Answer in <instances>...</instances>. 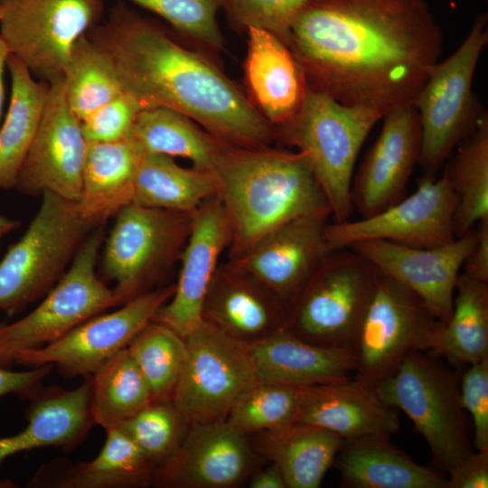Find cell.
<instances>
[{
    "instance_id": "1",
    "label": "cell",
    "mask_w": 488,
    "mask_h": 488,
    "mask_svg": "<svg viewBox=\"0 0 488 488\" xmlns=\"http://www.w3.org/2000/svg\"><path fill=\"white\" fill-rule=\"evenodd\" d=\"M443 42L427 0H311L287 46L308 89L384 116L412 103Z\"/></svg>"
},
{
    "instance_id": "2",
    "label": "cell",
    "mask_w": 488,
    "mask_h": 488,
    "mask_svg": "<svg viewBox=\"0 0 488 488\" xmlns=\"http://www.w3.org/2000/svg\"><path fill=\"white\" fill-rule=\"evenodd\" d=\"M89 37L109 57L123 91L144 108L164 107L232 146H272L277 128L207 55L189 49L154 20L117 5Z\"/></svg>"
},
{
    "instance_id": "3",
    "label": "cell",
    "mask_w": 488,
    "mask_h": 488,
    "mask_svg": "<svg viewBox=\"0 0 488 488\" xmlns=\"http://www.w3.org/2000/svg\"><path fill=\"white\" fill-rule=\"evenodd\" d=\"M213 174L230 230L229 259L242 256L296 218L331 214L326 197L299 151L221 144Z\"/></svg>"
},
{
    "instance_id": "4",
    "label": "cell",
    "mask_w": 488,
    "mask_h": 488,
    "mask_svg": "<svg viewBox=\"0 0 488 488\" xmlns=\"http://www.w3.org/2000/svg\"><path fill=\"white\" fill-rule=\"evenodd\" d=\"M383 115L363 106L344 105L307 89L295 117L277 128V140L303 153L324 192L333 222L354 211L351 187L359 152Z\"/></svg>"
},
{
    "instance_id": "5",
    "label": "cell",
    "mask_w": 488,
    "mask_h": 488,
    "mask_svg": "<svg viewBox=\"0 0 488 488\" xmlns=\"http://www.w3.org/2000/svg\"><path fill=\"white\" fill-rule=\"evenodd\" d=\"M93 229L80 217L76 202L43 193L25 232L0 260V310L12 316L42 299Z\"/></svg>"
},
{
    "instance_id": "6",
    "label": "cell",
    "mask_w": 488,
    "mask_h": 488,
    "mask_svg": "<svg viewBox=\"0 0 488 488\" xmlns=\"http://www.w3.org/2000/svg\"><path fill=\"white\" fill-rule=\"evenodd\" d=\"M379 398L404 412L427 444L436 469L446 472L473 451L459 381L427 352H412L373 386Z\"/></svg>"
},
{
    "instance_id": "7",
    "label": "cell",
    "mask_w": 488,
    "mask_h": 488,
    "mask_svg": "<svg viewBox=\"0 0 488 488\" xmlns=\"http://www.w3.org/2000/svg\"><path fill=\"white\" fill-rule=\"evenodd\" d=\"M488 15L479 14L460 46L432 69L412 101L421 126L418 164L435 174L486 112L473 91L482 52L488 43Z\"/></svg>"
},
{
    "instance_id": "8",
    "label": "cell",
    "mask_w": 488,
    "mask_h": 488,
    "mask_svg": "<svg viewBox=\"0 0 488 488\" xmlns=\"http://www.w3.org/2000/svg\"><path fill=\"white\" fill-rule=\"evenodd\" d=\"M376 276L355 250L330 251L289 304L285 330L318 346L352 349Z\"/></svg>"
},
{
    "instance_id": "9",
    "label": "cell",
    "mask_w": 488,
    "mask_h": 488,
    "mask_svg": "<svg viewBox=\"0 0 488 488\" xmlns=\"http://www.w3.org/2000/svg\"><path fill=\"white\" fill-rule=\"evenodd\" d=\"M192 214L131 202L115 215L103 249L102 270L115 283L117 306L161 286L162 278L180 260Z\"/></svg>"
},
{
    "instance_id": "10",
    "label": "cell",
    "mask_w": 488,
    "mask_h": 488,
    "mask_svg": "<svg viewBox=\"0 0 488 488\" xmlns=\"http://www.w3.org/2000/svg\"><path fill=\"white\" fill-rule=\"evenodd\" d=\"M103 241L102 225L86 237L65 274L33 311L14 322L0 324V366L13 364L18 352L50 344L88 319L117 306L113 288L96 273Z\"/></svg>"
},
{
    "instance_id": "11",
    "label": "cell",
    "mask_w": 488,
    "mask_h": 488,
    "mask_svg": "<svg viewBox=\"0 0 488 488\" xmlns=\"http://www.w3.org/2000/svg\"><path fill=\"white\" fill-rule=\"evenodd\" d=\"M441 322L411 290L377 269L354 337V376L374 386L412 352H431Z\"/></svg>"
},
{
    "instance_id": "12",
    "label": "cell",
    "mask_w": 488,
    "mask_h": 488,
    "mask_svg": "<svg viewBox=\"0 0 488 488\" xmlns=\"http://www.w3.org/2000/svg\"><path fill=\"white\" fill-rule=\"evenodd\" d=\"M184 339L185 357L172 401L189 424L225 420L259 383L247 347L204 321Z\"/></svg>"
},
{
    "instance_id": "13",
    "label": "cell",
    "mask_w": 488,
    "mask_h": 488,
    "mask_svg": "<svg viewBox=\"0 0 488 488\" xmlns=\"http://www.w3.org/2000/svg\"><path fill=\"white\" fill-rule=\"evenodd\" d=\"M0 36L40 80L63 77L77 41L97 24L102 0H0Z\"/></svg>"
},
{
    "instance_id": "14",
    "label": "cell",
    "mask_w": 488,
    "mask_h": 488,
    "mask_svg": "<svg viewBox=\"0 0 488 488\" xmlns=\"http://www.w3.org/2000/svg\"><path fill=\"white\" fill-rule=\"evenodd\" d=\"M457 197L446 172L425 173L416 191L384 211L359 221L328 222L324 239L331 250L365 240H386L414 248H434L455 239Z\"/></svg>"
},
{
    "instance_id": "15",
    "label": "cell",
    "mask_w": 488,
    "mask_h": 488,
    "mask_svg": "<svg viewBox=\"0 0 488 488\" xmlns=\"http://www.w3.org/2000/svg\"><path fill=\"white\" fill-rule=\"evenodd\" d=\"M175 283L161 286L83 322L59 340L18 352L13 363L29 367L52 364L65 377L89 376L105 361L127 347L172 297Z\"/></svg>"
},
{
    "instance_id": "16",
    "label": "cell",
    "mask_w": 488,
    "mask_h": 488,
    "mask_svg": "<svg viewBox=\"0 0 488 488\" xmlns=\"http://www.w3.org/2000/svg\"><path fill=\"white\" fill-rule=\"evenodd\" d=\"M48 84L43 114L14 188L24 195L50 192L77 202L88 142L67 102L63 77Z\"/></svg>"
},
{
    "instance_id": "17",
    "label": "cell",
    "mask_w": 488,
    "mask_h": 488,
    "mask_svg": "<svg viewBox=\"0 0 488 488\" xmlns=\"http://www.w3.org/2000/svg\"><path fill=\"white\" fill-rule=\"evenodd\" d=\"M258 458L249 436L226 420L192 423L174 454L157 469L155 485L238 487L257 469Z\"/></svg>"
},
{
    "instance_id": "18",
    "label": "cell",
    "mask_w": 488,
    "mask_h": 488,
    "mask_svg": "<svg viewBox=\"0 0 488 488\" xmlns=\"http://www.w3.org/2000/svg\"><path fill=\"white\" fill-rule=\"evenodd\" d=\"M477 240V230L434 248H414L386 240L350 247L379 271L415 293L445 324L453 310L457 278Z\"/></svg>"
},
{
    "instance_id": "19",
    "label": "cell",
    "mask_w": 488,
    "mask_h": 488,
    "mask_svg": "<svg viewBox=\"0 0 488 488\" xmlns=\"http://www.w3.org/2000/svg\"><path fill=\"white\" fill-rule=\"evenodd\" d=\"M382 120L380 132L352 182V203L362 218L400 201L418 162L421 126L412 103L391 109Z\"/></svg>"
},
{
    "instance_id": "20",
    "label": "cell",
    "mask_w": 488,
    "mask_h": 488,
    "mask_svg": "<svg viewBox=\"0 0 488 488\" xmlns=\"http://www.w3.org/2000/svg\"><path fill=\"white\" fill-rule=\"evenodd\" d=\"M330 213L296 218L272 230L242 256L229 259L287 305L332 251L324 239Z\"/></svg>"
},
{
    "instance_id": "21",
    "label": "cell",
    "mask_w": 488,
    "mask_h": 488,
    "mask_svg": "<svg viewBox=\"0 0 488 488\" xmlns=\"http://www.w3.org/2000/svg\"><path fill=\"white\" fill-rule=\"evenodd\" d=\"M230 243L228 219L219 196H215L192 214L174 292L153 321L167 325L183 338L200 324L207 290Z\"/></svg>"
},
{
    "instance_id": "22",
    "label": "cell",
    "mask_w": 488,
    "mask_h": 488,
    "mask_svg": "<svg viewBox=\"0 0 488 488\" xmlns=\"http://www.w3.org/2000/svg\"><path fill=\"white\" fill-rule=\"evenodd\" d=\"M287 305L230 261L220 264L207 290L202 320L230 338L251 344L285 330Z\"/></svg>"
},
{
    "instance_id": "23",
    "label": "cell",
    "mask_w": 488,
    "mask_h": 488,
    "mask_svg": "<svg viewBox=\"0 0 488 488\" xmlns=\"http://www.w3.org/2000/svg\"><path fill=\"white\" fill-rule=\"evenodd\" d=\"M296 422L322 427L344 440L390 436L400 427L399 411L356 376L298 387Z\"/></svg>"
},
{
    "instance_id": "24",
    "label": "cell",
    "mask_w": 488,
    "mask_h": 488,
    "mask_svg": "<svg viewBox=\"0 0 488 488\" xmlns=\"http://www.w3.org/2000/svg\"><path fill=\"white\" fill-rule=\"evenodd\" d=\"M244 76L248 98L276 128L289 122L301 108L307 84L295 56L277 36L248 27Z\"/></svg>"
},
{
    "instance_id": "25",
    "label": "cell",
    "mask_w": 488,
    "mask_h": 488,
    "mask_svg": "<svg viewBox=\"0 0 488 488\" xmlns=\"http://www.w3.org/2000/svg\"><path fill=\"white\" fill-rule=\"evenodd\" d=\"M99 453L91 460L74 463L57 458L42 465L28 487L136 488L155 485L158 466L118 427L106 429Z\"/></svg>"
},
{
    "instance_id": "26",
    "label": "cell",
    "mask_w": 488,
    "mask_h": 488,
    "mask_svg": "<svg viewBox=\"0 0 488 488\" xmlns=\"http://www.w3.org/2000/svg\"><path fill=\"white\" fill-rule=\"evenodd\" d=\"M28 425L21 432L0 438V464L23 451L60 446L72 448L83 440L95 425L90 409V375L73 389L52 387L30 399ZM11 481H0V487H13Z\"/></svg>"
},
{
    "instance_id": "27",
    "label": "cell",
    "mask_w": 488,
    "mask_h": 488,
    "mask_svg": "<svg viewBox=\"0 0 488 488\" xmlns=\"http://www.w3.org/2000/svg\"><path fill=\"white\" fill-rule=\"evenodd\" d=\"M259 382L304 387L354 376L351 348H328L305 342L286 330L245 344Z\"/></svg>"
},
{
    "instance_id": "28",
    "label": "cell",
    "mask_w": 488,
    "mask_h": 488,
    "mask_svg": "<svg viewBox=\"0 0 488 488\" xmlns=\"http://www.w3.org/2000/svg\"><path fill=\"white\" fill-rule=\"evenodd\" d=\"M388 436L344 440L333 467L344 488H446V474L417 463Z\"/></svg>"
},
{
    "instance_id": "29",
    "label": "cell",
    "mask_w": 488,
    "mask_h": 488,
    "mask_svg": "<svg viewBox=\"0 0 488 488\" xmlns=\"http://www.w3.org/2000/svg\"><path fill=\"white\" fill-rule=\"evenodd\" d=\"M144 152L130 138L88 142L80 196V217L92 228L102 226L133 202L136 174Z\"/></svg>"
},
{
    "instance_id": "30",
    "label": "cell",
    "mask_w": 488,
    "mask_h": 488,
    "mask_svg": "<svg viewBox=\"0 0 488 488\" xmlns=\"http://www.w3.org/2000/svg\"><path fill=\"white\" fill-rule=\"evenodd\" d=\"M344 439L322 427L294 422L256 434L259 456L276 464L287 488H318Z\"/></svg>"
},
{
    "instance_id": "31",
    "label": "cell",
    "mask_w": 488,
    "mask_h": 488,
    "mask_svg": "<svg viewBox=\"0 0 488 488\" xmlns=\"http://www.w3.org/2000/svg\"><path fill=\"white\" fill-rule=\"evenodd\" d=\"M11 99L0 126V190L14 188L18 173L39 127L49 84L36 80L27 67L10 54Z\"/></svg>"
},
{
    "instance_id": "32",
    "label": "cell",
    "mask_w": 488,
    "mask_h": 488,
    "mask_svg": "<svg viewBox=\"0 0 488 488\" xmlns=\"http://www.w3.org/2000/svg\"><path fill=\"white\" fill-rule=\"evenodd\" d=\"M214 174L183 167L174 157L145 154L135 183L133 202L144 207L192 214L204 202L218 196Z\"/></svg>"
},
{
    "instance_id": "33",
    "label": "cell",
    "mask_w": 488,
    "mask_h": 488,
    "mask_svg": "<svg viewBox=\"0 0 488 488\" xmlns=\"http://www.w3.org/2000/svg\"><path fill=\"white\" fill-rule=\"evenodd\" d=\"M430 352L456 366L488 358V283L460 273L452 314L441 324Z\"/></svg>"
},
{
    "instance_id": "34",
    "label": "cell",
    "mask_w": 488,
    "mask_h": 488,
    "mask_svg": "<svg viewBox=\"0 0 488 488\" xmlns=\"http://www.w3.org/2000/svg\"><path fill=\"white\" fill-rule=\"evenodd\" d=\"M129 137L144 154L183 157L212 174L223 144L187 116L164 107L143 108Z\"/></svg>"
},
{
    "instance_id": "35",
    "label": "cell",
    "mask_w": 488,
    "mask_h": 488,
    "mask_svg": "<svg viewBox=\"0 0 488 488\" xmlns=\"http://www.w3.org/2000/svg\"><path fill=\"white\" fill-rule=\"evenodd\" d=\"M91 416L105 430L116 427L154 401L151 389L127 348L91 375Z\"/></svg>"
},
{
    "instance_id": "36",
    "label": "cell",
    "mask_w": 488,
    "mask_h": 488,
    "mask_svg": "<svg viewBox=\"0 0 488 488\" xmlns=\"http://www.w3.org/2000/svg\"><path fill=\"white\" fill-rule=\"evenodd\" d=\"M445 172L457 197L454 232L455 238H459L488 218L487 112L475 129L459 145L456 155Z\"/></svg>"
},
{
    "instance_id": "37",
    "label": "cell",
    "mask_w": 488,
    "mask_h": 488,
    "mask_svg": "<svg viewBox=\"0 0 488 488\" xmlns=\"http://www.w3.org/2000/svg\"><path fill=\"white\" fill-rule=\"evenodd\" d=\"M63 80L69 107L80 121L123 92L109 57L88 33L75 43Z\"/></svg>"
},
{
    "instance_id": "38",
    "label": "cell",
    "mask_w": 488,
    "mask_h": 488,
    "mask_svg": "<svg viewBox=\"0 0 488 488\" xmlns=\"http://www.w3.org/2000/svg\"><path fill=\"white\" fill-rule=\"evenodd\" d=\"M155 401H172L185 357V339L167 325L149 322L127 347Z\"/></svg>"
},
{
    "instance_id": "39",
    "label": "cell",
    "mask_w": 488,
    "mask_h": 488,
    "mask_svg": "<svg viewBox=\"0 0 488 488\" xmlns=\"http://www.w3.org/2000/svg\"><path fill=\"white\" fill-rule=\"evenodd\" d=\"M298 387L259 382L233 406L226 421L249 436L296 422Z\"/></svg>"
},
{
    "instance_id": "40",
    "label": "cell",
    "mask_w": 488,
    "mask_h": 488,
    "mask_svg": "<svg viewBox=\"0 0 488 488\" xmlns=\"http://www.w3.org/2000/svg\"><path fill=\"white\" fill-rule=\"evenodd\" d=\"M189 423L173 401H153L119 426L158 468L174 454Z\"/></svg>"
},
{
    "instance_id": "41",
    "label": "cell",
    "mask_w": 488,
    "mask_h": 488,
    "mask_svg": "<svg viewBox=\"0 0 488 488\" xmlns=\"http://www.w3.org/2000/svg\"><path fill=\"white\" fill-rule=\"evenodd\" d=\"M165 20L176 32L212 52L223 49L217 15L226 0H126Z\"/></svg>"
},
{
    "instance_id": "42",
    "label": "cell",
    "mask_w": 488,
    "mask_h": 488,
    "mask_svg": "<svg viewBox=\"0 0 488 488\" xmlns=\"http://www.w3.org/2000/svg\"><path fill=\"white\" fill-rule=\"evenodd\" d=\"M311 0H226L224 10L235 29H265L287 45L291 26Z\"/></svg>"
},
{
    "instance_id": "43",
    "label": "cell",
    "mask_w": 488,
    "mask_h": 488,
    "mask_svg": "<svg viewBox=\"0 0 488 488\" xmlns=\"http://www.w3.org/2000/svg\"><path fill=\"white\" fill-rule=\"evenodd\" d=\"M144 108L123 91L81 121L87 142H115L128 138Z\"/></svg>"
},
{
    "instance_id": "44",
    "label": "cell",
    "mask_w": 488,
    "mask_h": 488,
    "mask_svg": "<svg viewBox=\"0 0 488 488\" xmlns=\"http://www.w3.org/2000/svg\"><path fill=\"white\" fill-rule=\"evenodd\" d=\"M459 382L462 406L474 423L475 450H488V358L467 365Z\"/></svg>"
},
{
    "instance_id": "45",
    "label": "cell",
    "mask_w": 488,
    "mask_h": 488,
    "mask_svg": "<svg viewBox=\"0 0 488 488\" xmlns=\"http://www.w3.org/2000/svg\"><path fill=\"white\" fill-rule=\"evenodd\" d=\"M446 473V488H487L488 450H473Z\"/></svg>"
},
{
    "instance_id": "46",
    "label": "cell",
    "mask_w": 488,
    "mask_h": 488,
    "mask_svg": "<svg viewBox=\"0 0 488 488\" xmlns=\"http://www.w3.org/2000/svg\"><path fill=\"white\" fill-rule=\"evenodd\" d=\"M52 368L53 365L45 364L27 371H14L0 366V398L14 394L31 399L40 390L42 381Z\"/></svg>"
},
{
    "instance_id": "47",
    "label": "cell",
    "mask_w": 488,
    "mask_h": 488,
    "mask_svg": "<svg viewBox=\"0 0 488 488\" xmlns=\"http://www.w3.org/2000/svg\"><path fill=\"white\" fill-rule=\"evenodd\" d=\"M463 267V273L488 283V218L479 221L476 243Z\"/></svg>"
},
{
    "instance_id": "48",
    "label": "cell",
    "mask_w": 488,
    "mask_h": 488,
    "mask_svg": "<svg viewBox=\"0 0 488 488\" xmlns=\"http://www.w3.org/2000/svg\"><path fill=\"white\" fill-rule=\"evenodd\" d=\"M249 487L287 488L282 472L274 463L262 469H256L249 477Z\"/></svg>"
},
{
    "instance_id": "49",
    "label": "cell",
    "mask_w": 488,
    "mask_h": 488,
    "mask_svg": "<svg viewBox=\"0 0 488 488\" xmlns=\"http://www.w3.org/2000/svg\"><path fill=\"white\" fill-rule=\"evenodd\" d=\"M10 55V52L0 36V123L3 115V107L5 98V89L4 82V72L5 68L6 67L7 59Z\"/></svg>"
},
{
    "instance_id": "50",
    "label": "cell",
    "mask_w": 488,
    "mask_h": 488,
    "mask_svg": "<svg viewBox=\"0 0 488 488\" xmlns=\"http://www.w3.org/2000/svg\"><path fill=\"white\" fill-rule=\"evenodd\" d=\"M20 227V221L0 215V239Z\"/></svg>"
},
{
    "instance_id": "51",
    "label": "cell",
    "mask_w": 488,
    "mask_h": 488,
    "mask_svg": "<svg viewBox=\"0 0 488 488\" xmlns=\"http://www.w3.org/2000/svg\"><path fill=\"white\" fill-rule=\"evenodd\" d=\"M0 20H1V9H0Z\"/></svg>"
}]
</instances>
